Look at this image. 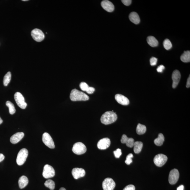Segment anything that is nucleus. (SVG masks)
<instances>
[{
	"instance_id": "nucleus-1",
	"label": "nucleus",
	"mask_w": 190,
	"mask_h": 190,
	"mask_svg": "<svg viewBox=\"0 0 190 190\" xmlns=\"http://www.w3.org/2000/svg\"><path fill=\"white\" fill-rule=\"evenodd\" d=\"M117 116L113 111H108L102 115L100 120L101 122L105 125H108L113 123L117 119Z\"/></svg>"
},
{
	"instance_id": "nucleus-2",
	"label": "nucleus",
	"mask_w": 190,
	"mask_h": 190,
	"mask_svg": "<svg viewBox=\"0 0 190 190\" xmlns=\"http://www.w3.org/2000/svg\"><path fill=\"white\" fill-rule=\"evenodd\" d=\"M70 99L73 102L79 101H86L89 99V97L83 92L74 89L71 91Z\"/></svg>"
},
{
	"instance_id": "nucleus-3",
	"label": "nucleus",
	"mask_w": 190,
	"mask_h": 190,
	"mask_svg": "<svg viewBox=\"0 0 190 190\" xmlns=\"http://www.w3.org/2000/svg\"><path fill=\"white\" fill-rule=\"evenodd\" d=\"M28 152L25 148L21 149L20 151L18 154L16 159L17 164L19 166H22L25 162L26 159H27Z\"/></svg>"
},
{
	"instance_id": "nucleus-4",
	"label": "nucleus",
	"mask_w": 190,
	"mask_h": 190,
	"mask_svg": "<svg viewBox=\"0 0 190 190\" xmlns=\"http://www.w3.org/2000/svg\"><path fill=\"white\" fill-rule=\"evenodd\" d=\"M87 151L86 146L83 143L77 142L75 143L72 148V151L77 155H82L85 153Z\"/></svg>"
},
{
	"instance_id": "nucleus-5",
	"label": "nucleus",
	"mask_w": 190,
	"mask_h": 190,
	"mask_svg": "<svg viewBox=\"0 0 190 190\" xmlns=\"http://www.w3.org/2000/svg\"><path fill=\"white\" fill-rule=\"evenodd\" d=\"M14 99L17 105L23 109H25L27 106V104L25 102L24 96L19 92H17L14 95Z\"/></svg>"
},
{
	"instance_id": "nucleus-6",
	"label": "nucleus",
	"mask_w": 190,
	"mask_h": 190,
	"mask_svg": "<svg viewBox=\"0 0 190 190\" xmlns=\"http://www.w3.org/2000/svg\"><path fill=\"white\" fill-rule=\"evenodd\" d=\"M44 178L49 179L53 177L55 175V171L50 165L46 164L45 165L42 174Z\"/></svg>"
},
{
	"instance_id": "nucleus-7",
	"label": "nucleus",
	"mask_w": 190,
	"mask_h": 190,
	"mask_svg": "<svg viewBox=\"0 0 190 190\" xmlns=\"http://www.w3.org/2000/svg\"><path fill=\"white\" fill-rule=\"evenodd\" d=\"M168 160V157L163 154H159L154 157V162L155 164L159 167L164 165Z\"/></svg>"
},
{
	"instance_id": "nucleus-8",
	"label": "nucleus",
	"mask_w": 190,
	"mask_h": 190,
	"mask_svg": "<svg viewBox=\"0 0 190 190\" xmlns=\"http://www.w3.org/2000/svg\"><path fill=\"white\" fill-rule=\"evenodd\" d=\"M42 140L43 143L50 148L54 149L55 148V144L52 138L47 132H45L43 134Z\"/></svg>"
},
{
	"instance_id": "nucleus-9",
	"label": "nucleus",
	"mask_w": 190,
	"mask_h": 190,
	"mask_svg": "<svg viewBox=\"0 0 190 190\" xmlns=\"http://www.w3.org/2000/svg\"><path fill=\"white\" fill-rule=\"evenodd\" d=\"M31 35L34 40L37 42H40L44 39V35L40 30L35 29L31 32Z\"/></svg>"
},
{
	"instance_id": "nucleus-10",
	"label": "nucleus",
	"mask_w": 190,
	"mask_h": 190,
	"mask_svg": "<svg viewBox=\"0 0 190 190\" xmlns=\"http://www.w3.org/2000/svg\"><path fill=\"white\" fill-rule=\"evenodd\" d=\"M180 174L178 170L174 169L171 170L169 176V182L171 185H174L178 181Z\"/></svg>"
},
{
	"instance_id": "nucleus-11",
	"label": "nucleus",
	"mask_w": 190,
	"mask_h": 190,
	"mask_svg": "<svg viewBox=\"0 0 190 190\" xmlns=\"http://www.w3.org/2000/svg\"><path fill=\"white\" fill-rule=\"evenodd\" d=\"M102 186L104 190H113L116 187V183L113 179L107 178L103 182Z\"/></svg>"
},
{
	"instance_id": "nucleus-12",
	"label": "nucleus",
	"mask_w": 190,
	"mask_h": 190,
	"mask_svg": "<svg viewBox=\"0 0 190 190\" xmlns=\"http://www.w3.org/2000/svg\"><path fill=\"white\" fill-rule=\"evenodd\" d=\"M110 141L109 138H105L100 139L98 143V148L100 150H105L109 147Z\"/></svg>"
},
{
	"instance_id": "nucleus-13",
	"label": "nucleus",
	"mask_w": 190,
	"mask_h": 190,
	"mask_svg": "<svg viewBox=\"0 0 190 190\" xmlns=\"http://www.w3.org/2000/svg\"><path fill=\"white\" fill-rule=\"evenodd\" d=\"M85 174V170L82 168H74L72 170V175L74 178L75 179L84 177Z\"/></svg>"
},
{
	"instance_id": "nucleus-14",
	"label": "nucleus",
	"mask_w": 190,
	"mask_h": 190,
	"mask_svg": "<svg viewBox=\"0 0 190 190\" xmlns=\"http://www.w3.org/2000/svg\"><path fill=\"white\" fill-rule=\"evenodd\" d=\"M181 77L180 71L178 70H175L172 73V79L173 80L172 87L175 88L178 85Z\"/></svg>"
},
{
	"instance_id": "nucleus-15",
	"label": "nucleus",
	"mask_w": 190,
	"mask_h": 190,
	"mask_svg": "<svg viewBox=\"0 0 190 190\" xmlns=\"http://www.w3.org/2000/svg\"><path fill=\"white\" fill-rule=\"evenodd\" d=\"M115 98L118 103L123 105H127L130 103L129 99L122 94H116L115 96Z\"/></svg>"
},
{
	"instance_id": "nucleus-16",
	"label": "nucleus",
	"mask_w": 190,
	"mask_h": 190,
	"mask_svg": "<svg viewBox=\"0 0 190 190\" xmlns=\"http://www.w3.org/2000/svg\"><path fill=\"white\" fill-rule=\"evenodd\" d=\"M101 5L103 8L107 12H111L114 10V6L112 3L109 1L107 0L102 1L101 3Z\"/></svg>"
},
{
	"instance_id": "nucleus-17",
	"label": "nucleus",
	"mask_w": 190,
	"mask_h": 190,
	"mask_svg": "<svg viewBox=\"0 0 190 190\" xmlns=\"http://www.w3.org/2000/svg\"><path fill=\"white\" fill-rule=\"evenodd\" d=\"M121 142L129 148L133 147L135 143V140L133 138H128L125 135H123L121 139Z\"/></svg>"
},
{
	"instance_id": "nucleus-18",
	"label": "nucleus",
	"mask_w": 190,
	"mask_h": 190,
	"mask_svg": "<svg viewBox=\"0 0 190 190\" xmlns=\"http://www.w3.org/2000/svg\"><path fill=\"white\" fill-rule=\"evenodd\" d=\"M24 134L22 132H18L12 135L10 138V141L12 144H17L22 139Z\"/></svg>"
},
{
	"instance_id": "nucleus-19",
	"label": "nucleus",
	"mask_w": 190,
	"mask_h": 190,
	"mask_svg": "<svg viewBox=\"0 0 190 190\" xmlns=\"http://www.w3.org/2000/svg\"><path fill=\"white\" fill-rule=\"evenodd\" d=\"M129 18L130 21L135 24H137L140 23L139 17L136 12H131L129 15Z\"/></svg>"
},
{
	"instance_id": "nucleus-20",
	"label": "nucleus",
	"mask_w": 190,
	"mask_h": 190,
	"mask_svg": "<svg viewBox=\"0 0 190 190\" xmlns=\"http://www.w3.org/2000/svg\"><path fill=\"white\" fill-rule=\"evenodd\" d=\"M29 183L28 179L25 176H22L18 180V185L21 189H23L27 186Z\"/></svg>"
},
{
	"instance_id": "nucleus-21",
	"label": "nucleus",
	"mask_w": 190,
	"mask_h": 190,
	"mask_svg": "<svg viewBox=\"0 0 190 190\" xmlns=\"http://www.w3.org/2000/svg\"><path fill=\"white\" fill-rule=\"evenodd\" d=\"M143 146V143L141 141H136L135 142L133 146L135 153L136 154L139 153L142 150Z\"/></svg>"
},
{
	"instance_id": "nucleus-22",
	"label": "nucleus",
	"mask_w": 190,
	"mask_h": 190,
	"mask_svg": "<svg viewBox=\"0 0 190 190\" xmlns=\"http://www.w3.org/2000/svg\"><path fill=\"white\" fill-rule=\"evenodd\" d=\"M147 41L150 46L152 47H156L158 46V40L155 37L152 36H149L147 37Z\"/></svg>"
},
{
	"instance_id": "nucleus-23",
	"label": "nucleus",
	"mask_w": 190,
	"mask_h": 190,
	"mask_svg": "<svg viewBox=\"0 0 190 190\" xmlns=\"http://www.w3.org/2000/svg\"><path fill=\"white\" fill-rule=\"evenodd\" d=\"M164 141V137L162 133L159 134L158 137L154 140V143L156 145L160 146L162 145Z\"/></svg>"
},
{
	"instance_id": "nucleus-24",
	"label": "nucleus",
	"mask_w": 190,
	"mask_h": 190,
	"mask_svg": "<svg viewBox=\"0 0 190 190\" xmlns=\"http://www.w3.org/2000/svg\"><path fill=\"white\" fill-rule=\"evenodd\" d=\"M181 60L183 62L187 63L190 61V51H184L180 57Z\"/></svg>"
},
{
	"instance_id": "nucleus-25",
	"label": "nucleus",
	"mask_w": 190,
	"mask_h": 190,
	"mask_svg": "<svg viewBox=\"0 0 190 190\" xmlns=\"http://www.w3.org/2000/svg\"><path fill=\"white\" fill-rule=\"evenodd\" d=\"M146 131V126L141 124H138L136 128L137 133L138 135L144 134Z\"/></svg>"
},
{
	"instance_id": "nucleus-26",
	"label": "nucleus",
	"mask_w": 190,
	"mask_h": 190,
	"mask_svg": "<svg viewBox=\"0 0 190 190\" xmlns=\"http://www.w3.org/2000/svg\"><path fill=\"white\" fill-rule=\"evenodd\" d=\"M6 105L8 107L9 113L11 115H13L15 113L16 110L13 104L9 101H7L6 102Z\"/></svg>"
},
{
	"instance_id": "nucleus-27",
	"label": "nucleus",
	"mask_w": 190,
	"mask_h": 190,
	"mask_svg": "<svg viewBox=\"0 0 190 190\" xmlns=\"http://www.w3.org/2000/svg\"><path fill=\"white\" fill-rule=\"evenodd\" d=\"M44 185L46 187L49 188L51 190H53L55 189V182L50 179L46 181L44 183Z\"/></svg>"
},
{
	"instance_id": "nucleus-28",
	"label": "nucleus",
	"mask_w": 190,
	"mask_h": 190,
	"mask_svg": "<svg viewBox=\"0 0 190 190\" xmlns=\"http://www.w3.org/2000/svg\"><path fill=\"white\" fill-rule=\"evenodd\" d=\"M11 74L10 71L7 72L4 76L3 79V84L5 86H7L10 82L11 79Z\"/></svg>"
},
{
	"instance_id": "nucleus-29",
	"label": "nucleus",
	"mask_w": 190,
	"mask_h": 190,
	"mask_svg": "<svg viewBox=\"0 0 190 190\" xmlns=\"http://www.w3.org/2000/svg\"><path fill=\"white\" fill-rule=\"evenodd\" d=\"M163 45L165 49L167 50L170 49L172 47V43L170 40L168 39H166L164 40L163 42Z\"/></svg>"
},
{
	"instance_id": "nucleus-30",
	"label": "nucleus",
	"mask_w": 190,
	"mask_h": 190,
	"mask_svg": "<svg viewBox=\"0 0 190 190\" xmlns=\"http://www.w3.org/2000/svg\"><path fill=\"white\" fill-rule=\"evenodd\" d=\"M133 157V155L132 154H129L126 157L125 163L127 165H130L132 162V158Z\"/></svg>"
},
{
	"instance_id": "nucleus-31",
	"label": "nucleus",
	"mask_w": 190,
	"mask_h": 190,
	"mask_svg": "<svg viewBox=\"0 0 190 190\" xmlns=\"http://www.w3.org/2000/svg\"><path fill=\"white\" fill-rule=\"evenodd\" d=\"M81 89L84 91L86 92L88 88V85L85 82H82L80 84Z\"/></svg>"
},
{
	"instance_id": "nucleus-32",
	"label": "nucleus",
	"mask_w": 190,
	"mask_h": 190,
	"mask_svg": "<svg viewBox=\"0 0 190 190\" xmlns=\"http://www.w3.org/2000/svg\"><path fill=\"white\" fill-rule=\"evenodd\" d=\"M114 154L115 156V157L117 158H119L121 156L122 152H121V149H117L116 150L114 151Z\"/></svg>"
},
{
	"instance_id": "nucleus-33",
	"label": "nucleus",
	"mask_w": 190,
	"mask_h": 190,
	"mask_svg": "<svg viewBox=\"0 0 190 190\" xmlns=\"http://www.w3.org/2000/svg\"><path fill=\"white\" fill-rule=\"evenodd\" d=\"M157 59L155 57H152L150 59V65L152 66H154L157 64Z\"/></svg>"
},
{
	"instance_id": "nucleus-34",
	"label": "nucleus",
	"mask_w": 190,
	"mask_h": 190,
	"mask_svg": "<svg viewBox=\"0 0 190 190\" xmlns=\"http://www.w3.org/2000/svg\"><path fill=\"white\" fill-rule=\"evenodd\" d=\"M123 190H135V187L132 185H127Z\"/></svg>"
},
{
	"instance_id": "nucleus-35",
	"label": "nucleus",
	"mask_w": 190,
	"mask_h": 190,
	"mask_svg": "<svg viewBox=\"0 0 190 190\" xmlns=\"http://www.w3.org/2000/svg\"><path fill=\"white\" fill-rule=\"evenodd\" d=\"M95 90V88L93 87H89L86 92L88 94H92L94 93Z\"/></svg>"
},
{
	"instance_id": "nucleus-36",
	"label": "nucleus",
	"mask_w": 190,
	"mask_h": 190,
	"mask_svg": "<svg viewBox=\"0 0 190 190\" xmlns=\"http://www.w3.org/2000/svg\"><path fill=\"white\" fill-rule=\"evenodd\" d=\"M121 1H122L123 4L126 6L130 5L132 2L131 0H122Z\"/></svg>"
},
{
	"instance_id": "nucleus-37",
	"label": "nucleus",
	"mask_w": 190,
	"mask_h": 190,
	"mask_svg": "<svg viewBox=\"0 0 190 190\" xmlns=\"http://www.w3.org/2000/svg\"><path fill=\"white\" fill-rule=\"evenodd\" d=\"M165 69V67L163 65H161L157 67V71L158 72L162 73Z\"/></svg>"
},
{
	"instance_id": "nucleus-38",
	"label": "nucleus",
	"mask_w": 190,
	"mask_h": 190,
	"mask_svg": "<svg viewBox=\"0 0 190 190\" xmlns=\"http://www.w3.org/2000/svg\"><path fill=\"white\" fill-rule=\"evenodd\" d=\"M190 76H189V77H188L187 79V85L186 86V88H189L190 87Z\"/></svg>"
},
{
	"instance_id": "nucleus-39",
	"label": "nucleus",
	"mask_w": 190,
	"mask_h": 190,
	"mask_svg": "<svg viewBox=\"0 0 190 190\" xmlns=\"http://www.w3.org/2000/svg\"><path fill=\"white\" fill-rule=\"evenodd\" d=\"M4 156L2 154H0V162L4 159Z\"/></svg>"
},
{
	"instance_id": "nucleus-40",
	"label": "nucleus",
	"mask_w": 190,
	"mask_h": 190,
	"mask_svg": "<svg viewBox=\"0 0 190 190\" xmlns=\"http://www.w3.org/2000/svg\"><path fill=\"white\" fill-rule=\"evenodd\" d=\"M184 186L183 185H181L177 188V190H183Z\"/></svg>"
},
{
	"instance_id": "nucleus-41",
	"label": "nucleus",
	"mask_w": 190,
	"mask_h": 190,
	"mask_svg": "<svg viewBox=\"0 0 190 190\" xmlns=\"http://www.w3.org/2000/svg\"><path fill=\"white\" fill-rule=\"evenodd\" d=\"M3 122V121L2 120V119H1V117H0V125L2 124Z\"/></svg>"
},
{
	"instance_id": "nucleus-42",
	"label": "nucleus",
	"mask_w": 190,
	"mask_h": 190,
	"mask_svg": "<svg viewBox=\"0 0 190 190\" xmlns=\"http://www.w3.org/2000/svg\"><path fill=\"white\" fill-rule=\"evenodd\" d=\"M59 190H66V189H65V188L62 187V188H60V189H59Z\"/></svg>"
},
{
	"instance_id": "nucleus-43",
	"label": "nucleus",
	"mask_w": 190,
	"mask_h": 190,
	"mask_svg": "<svg viewBox=\"0 0 190 190\" xmlns=\"http://www.w3.org/2000/svg\"><path fill=\"white\" fill-rule=\"evenodd\" d=\"M22 1H28V0H23Z\"/></svg>"
}]
</instances>
